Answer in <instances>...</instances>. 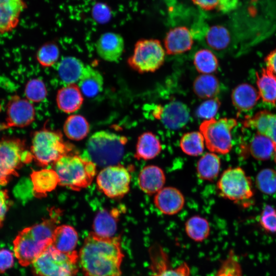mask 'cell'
<instances>
[{"label": "cell", "mask_w": 276, "mask_h": 276, "mask_svg": "<svg viewBox=\"0 0 276 276\" xmlns=\"http://www.w3.org/2000/svg\"><path fill=\"white\" fill-rule=\"evenodd\" d=\"M14 253L8 249H0V273H4L14 264Z\"/></svg>", "instance_id": "44"}, {"label": "cell", "mask_w": 276, "mask_h": 276, "mask_svg": "<svg viewBox=\"0 0 276 276\" xmlns=\"http://www.w3.org/2000/svg\"><path fill=\"white\" fill-rule=\"evenodd\" d=\"M260 98L258 90L248 83L238 85L233 89L231 95L232 103L239 111L252 109Z\"/></svg>", "instance_id": "25"}, {"label": "cell", "mask_w": 276, "mask_h": 276, "mask_svg": "<svg viewBox=\"0 0 276 276\" xmlns=\"http://www.w3.org/2000/svg\"><path fill=\"white\" fill-rule=\"evenodd\" d=\"M57 216L27 227L20 231L13 241V253L23 267L31 265L35 259L52 243L57 226Z\"/></svg>", "instance_id": "2"}, {"label": "cell", "mask_w": 276, "mask_h": 276, "mask_svg": "<svg viewBox=\"0 0 276 276\" xmlns=\"http://www.w3.org/2000/svg\"><path fill=\"white\" fill-rule=\"evenodd\" d=\"M237 125L234 118H212L203 120L199 126L205 147L210 152L226 154L232 148V131Z\"/></svg>", "instance_id": "7"}, {"label": "cell", "mask_w": 276, "mask_h": 276, "mask_svg": "<svg viewBox=\"0 0 276 276\" xmlns=\"http://www.w3.org/2000/svg\"><path fill=\"white\" fill-rule=\"evenodd\" d=\"M197 6L205 10H211L217 7L219 0H192Z\"/></svg>", "instance_id": "47"}, {"label": "cell", "mask_w": 276, "mask_h": 276, "mask_svg": "<svg viewBox=\"0 0 276 276\" xmlns=\"http://www.w3.org/2000/svg\"><path fill=\"white\" fill-rule=\"evenodd\" d=\"M166 176L159 167L150 165L145 166L138 176V185L140 189L146 194L155 195L164 188Z\"/></svg>", "instance_id": "18"}, {"label": "cell", "mask_w": 276, "mask_h": 276, "mask_svg": "<svg viewBox=\"0 0 276 276\" xmlns=\"http://www.w3.org/2000/svg\"><path fill=\"white\" fill-rule=\"evenodd\" d=\"M127 142L125 136L106 130L97 131L88 139L87 158L103 168L117 165L123 156Z\"/></svg>", "instance_id": "4"}, {"label": "cell", "mask_w": 276, "mask_h": 276, "mask_svg": "<svg viewBox=\"0 0 276 276\" xmlns=\"http://www.w3.org/2000/svg\"><path fill=\"white\" fill-rule=\"evenodd\" d=\"M256 183L262 193L270 195L276 192V171L266 168L261 170L257 175Z\"/></svg>", "instance_id": "38"}, {"label": "cell", "mask_w": 276, "mask_h": 276, "mask_svg": "<svg viewBox=\"0 0 276 276\" xmlns=\"http://www.w3.org/2000/svg\"><path fill=\"white\" fill-rule=\"evenodd\" d=\"M257 85L262 100L271 105H276V76L268 67L257 73Z\"/></svg>", "instance_id": "29"}, {"label": "cell", "mask_w": 276, "mask_h": 276, "mask_svg": "<svg viewBox=\"0 0 276 276\" xmlns=\"http://www.w3.org/2000/svg\"><path fill=\"white\" fill-rule=\"evenodd\" d=\"M47 92L44 83L38 78L29 80L25 88L26 99L32 103L43 101L47 97Z\"/></svg>", "instance_id": "40"}, {"label": "cell", "mask_w": 276, "mask_h": 276, "mask_svg": "<svg viewBox=\"0 0 276 276\" xmlns=\"http://www.w3.org/2000/svg\"><path fill=\"white\" fill-rule=\"evenodd\" d=\"M33 194L38 197H44L59 185V178L54 169H42L33 171L30 175Z\"/></svg>", "instance_id": "21"}, {"label": "cell", "mask_w": 276, "mask_h": 276, "mask_svg": "<svg viewBox=\"0 0 276 276\" xmlns=\"http://www.w3.org/2000/svg\"><path fill=\"white\" fill-rule=\"evenodd\" d=\"M185 228L187 236L197 242L206 240L210 233V226L208 221L198 215L189 218L185 223Z\"/></svg>", "instance_id": "34"}, {"label": "cell", "mask_w": 276, "mask_h": 276, "mask_svg": "<svg viewBox=\"0 0 276 276\" xmlns=\"http://www.w3.org/2000/svg\"><path fill=\"white\" fill-rule=\"evenodd\" d=\"M121 241L120 236L106 238L89 233L78 253L84 276H122L124 255Z\"/></svg>", "instance_id": "1"}, {"label": "cell", "mask_w": 276, "mask_h": 276, "mask_svg": "<svg viewBox=\"0 0 276 276\" xmlns=\"http://www.w3.org/2000/svg\"><path fill=\"white\" fill-rule=\"evenodd\" d=\"M193 63L196 70L201 74H212L218 67L216 56L208 49L198 51L194 55Z\"/></svg>", "instance_id": "37"}, {"label": "cell", "mask_w": 276, "mask_h": 276, "mask_svg": "<svg viewBox=\"0 0 276 276\" xmlns=\"http://www.w3.org/2000/svg\"><path fill=\"white\" fill-rule=\"evenodd\" d=\"M120 214L118 211L102 210L96 215L93 224V232L103 237H114L117 229Z\"/></svg>", "instance_id": "26"}, {"label": "cell", "mask_w": 276, "mask_h": 276, "mask_svg": "<svg viewBox=\"0 0 276 276\" xmlns=\"http://www.w3.org/2000/svg\"><path fill=\"white\" fill-rule=\"evenodd\" d=\"M71 150V145L64 141L59 131L42 129L34 133L31 152L33 158L41 166L54 164Z\"/></svg>", "instance_id": "6"}, {"label": "cell", "mask_w": 276, "mask_h": 276, "mask_svg": "<svg viewBox=\"0 0 276 276\" xmlns=\"http://www.w3.org/2000/svg\"><path fill=\"white\" fill-rule=\"evenodd\" d=\"M9 207V200L7 191L0 190V228L3 226Z\"/></svg>", "instance_id": "45"}, {"label": "cell", "mask_w": 276, "mask_h": 276, "mask_svg": "<svg viewBox=\"0 0 276 276\" xmlns=\"http://www.w3.org/2000/svg\"><path fill=\"white\" fill-rule=\"evenodd\" d=\"M276 146L268 137L257 133L251 139L249 145V151L256 159L266 160L274 155Z\"/></svg>", "instance_id": "33"}, {"label": "cell", "mask_w": 276, "mask_h": 276, "mask_svg": "<svg viewBox=\"0 0 276 276\" xmlns=\"http://www.w3.org/2000/svg\"><path fill=\"white\" fill-rule=\"evenodd\" d=\"M33 276H76L80 268L76 250L63 252L51 244L31 264Z\"/></svg>", "instance_id": "5"}, {"label": "cell", "mask_w": 276, "mask_h": 276, "mask_svg": "<svg viewBox=\"0 0 276 276\" xmlns=\"http://www.w3.org/2000/svg\"><path fill=\"white\" fill-rule=\"evenodd\" d=\"M85 67L82 61L75 57L67 56L61 59L57 71L59 79L65 84L78 82Z\"/></svg>", "instance_id": "27"}, {"label": "cell", "mask_w": 276, "mask_h": 276, "mask_svg": "<svg viewBox=\"0 0 276 276\" xmlns=\"http://www.w3.org/2000/svg\"><path fill=\"white\" fill-rule=\"evenodd\" d=\"M244 127L255 129L258 133L270 139L276 146V115L267 110H261L252 117L245 118Z\"/></svg>", "instance_id": "19"}, {"label": "cell", "mask_w": 276, "mask_h": 276, "mask_svg": "<svg viewBox=\"0 0 276 276\" xmlns=\"http://www.w3.org/2000/svg\"><path fill=\"white\" fill-rule=\"evenodd\" d=\"M153 256L150 276H189L190 269L186 263H182L175 268L169 266L168 261L165 252L160 249L156 251Z\"/></svg>", "instance_id": "28"}, {"label": "cell", "mask_w": 276, "mask_h": 276, "mask_svg": "<svg viewBox=\"0 0 276 276\" xmlns=\"http://www.w3.org/2000/svg\"><path fill=\"white\" fill-rule=\"evenodd\" d=\"M165 54V50L158 40L140 39L135 44L133 53L127 63L139 73L154 72L163 64Z\"/></svg>", "instance_id": "10"}, {"label": "cell", "mask_w": 276, "mask_h": 276, "mask_svg": "<svg viewBox=\"0 0 276 276\" xmlns=\"http://www.w3.org/2000/svg\"><path fill=\"white\" fill-rule=\"evenodd\" d=\"M103 84L101 74L90 65H85L77 85L83 96L93 98L102 91Z\"/></svg>", "instance_id": "22"}, {"label": "cell", "mask_w": 276, "mask_h": 276, "mask_svg": "<svg viewBox=\"0 0 276 276\" xmlns=\"http://www.w3.org/2000/svg\"><path fill=\"white\" fill-rule=\"evenodd\" d=\"M13 193L14 196L20 200L27 199L30 194H34L31 179H20L14 187Z\"/></svg>", "instance_id": "43"}, {"label": "cell", "mask_w": 276, "mask_h": 276, "mask_svg": "<svg viewBox=\"0 0 276 276\" xmlns=\"http://www.w3.org/2000/svg\"><path fill=\"white\" fill-rule=\"evenodd\" d=\"M154 204L163 214L174 215L183 208L185 199L182 193L177 188L166 187L154 195Z\"/></svg>", "instance_id": "14"}, {"label": "cell", "mask_w": 276, "mask_h": 276, "mask_svg": "<svg viewBox=\"0 0 276 276\" xmlns=\"http://www.w3.org/2000/svg\"><path fill=\"white\" fill-rule=\"evenodd\" d=\"M3 129V124L0 123V131Z\"/></svg>", "instance_id": "50"}, {"label": "cell", "mask_w": 276, "mask_h": 276, "mask_svg": "<svg viewBox=\"0 0 276 276\" xmlns=\"http://www.w3.org/2000/svg\"><path fill=\"white\" fill-rule=\"evenodd\" d=\"M152 114L166 127L173 130L183 127L190 119L189 108L185 104L178 101H171L164 106L156 105Z\"/></svg>", "instance_id": "13"}, {"label": "cell", "mask_w": 276, "mask_h": 276, "mask_svg": "<svg viewBox=\"0 0 276 276\" xmlns=\"http://www.w3.org/2000/svg\"><path fill=\"white\" fill-rule=\"evenodd\" d=\"M78 241V234L72 226L67 224L57 225L53 233L51 245L63 252L75 251Z\"/></svg>", "instance_id": "23"}, {"label": "cell", "mask_w": 276, "mask_h": 276, "mask_svg": "<svg viewBox=\"0 0 276 276\" xmlns=\"http://www.w3.org/2000/svg\"><path fill=\"white\" fill-rule=\"evenodd\" d=\"M130 182L128 170L119 164L103 168L97 176L98 188L110 198H119L127 194Z\"/></svg>", "instance_id": "11"}, {"label": "cell", "mask_w": 276, "mask_h": 276, "mask_svg": "<svg viewBox=\"0 0 276 276\" xmlns=\"http://www.w3.org/2000/svg\"><path fill=\"white\" fill-rule=\"evenodd\" d=\"M221 103L218 98L206 99L196 109L197 116L204 120L214 118L217 113Z\"/></svg>", "instance_id": "41"}, {"label": "cell", "mask_w": 276, "mask_h": 276, "mask_svg": "<svg viewBox=\"0 0 276 276\" xmlns=\"http://www.w3.org/2000/svg\"><path fill=\"white\" fill-rule=\"evenodd\" d=\"M59 50L53 43H47L39 48L36 53V60L43 67H51L58 60Z\"/></svg>", "instance_id": "39"}, {"label": "cell", "mask_w": 276, "mask_h": 276, "mask_svg": "<svg viewBox=\"0 0 276 276\" xmlns=\"http://www.w3.org/2000/svg\"><path fill=\"white\" fill-rule=\"evenodd\" d=\"M179 146L182 151L191 156L201 155L204 150L205 142L200 131L188 132L182 135L179 141Z\"/></svg>", "instance_id": "35"}, {"label": "cell", "mask_w": 276, "mask_h": 276, "mask_svg": "<svg viewBox=\"0 0 276 276\" xmlns=\"http://www.w3.org/2000/svg\"><path fill=\"white\" fill-rule=\"evenodd\" d=\"M35 118V109L32 102L18 95L11 96L6 106L5 123L3 129L24 127L32 123Z\"/></svg>", "instance_id": "12"}, {"label": "cell", "mask_w": 276, "mask_h": 276, "mask_svg": "<svg viewBox=\"0 0 276 276\" xmlns=\"http://www.w3.org/2000/svg\"><path fill=\"white\" fill-rule=\"evenodd\" d=\"M24 0H0V35L14 30L26 8Z\"/></svg>", "instance_id": "16"}, {"label": "cell", "mask_w": 276, "mask_h": 276, "mask_svg": "<svg viewBox=\"0 0 276 276\" xmlns=\"http://www.w3.org/2000/svg\"><path fill=\"white\" fill-rule=\"evenodd\" d=\"M33 158L31 151L26 149L24 141L11 138L0 141V186L7 183L17 175V171Z\"/></svg>", "instance_id": "9"}, {"label": "cell", "mask_w": 276, "mask_h": 276, "mask_svg": "<svg viewBox=\"0 0 276 276\" xmlns=\"http://www.w3.org/2000/svg\"><path fill=\"white\" fill-rule=\"evenodd\" d=\"M217 188L222 197L244 205H248L254 196L251 179L240 167L226 169L218 179Z\"/></svg>", "instance_id": "8"}, {"label": "cell", "mask_w": 276, "mask_h": 276, "mask_svg": "<svg viewBox=\"0 0 276 276\" xmlns=\"http://www.w3.org/2000/svg\"><path fill=\"white\" fill-rule=\"evenodd\" d=\"M56 103L62 112L73 113L78 111L83 102V95L77 84L64 85L57 91Z\"/></svg>", "instance_id": "20"}, {"label": "cell", "mask_w": 276, "mask_h": 276, "mask_svg": "<svg viewBox=\"0 0 276 276\" xmlns=\"http://www.w3.org/2000/svg\"><path fill=\"white\" fill-rule=\"evenodd\" d=\"M205 38L208 45L215 50L225 49L231 40L230 34L227 29L222 26L215 25L208 28Z\"/></svg>", "instance_id": "36"}, {"label": "cell", "mask_w": 276, "mask_h": 276, "mask_svg": "<svg viewBox=\"0 0 276 276\" xmlns=\"http://www.w3.org/2000/svg\"><path fill=\"white\" fill-rule=\"evenodd\" d=\"M89 131V125L84 117L74 114L69 116L63 125V131L69 139L80 141L85 138Z\"/></svg>", "instance_id": "31"}, {"label": "cell", "mask_w": 276, "mask_h": 276, "mask_svg": "<svg viewBox=\"0 0 276 276\" xmlns=\"http://www.w3.org/2000/svg\"><path fill=\"white\" fill-rule=\"evenodd\" d=\"M239 0H219L217 8L223 12H228L238 6Z\"/></svg>", "instance_id": "46"}, {"label": "cell", "mask_w": 276, "mask_h": 276, "mask_svg": "<svg viewBox=\"0 0 276 276\" xmlns=\"http://www.w3.org/2000/svg\"><path fill=\"white\" fill-rule=\"evenodd\" d=\"M220 167L221 160L218 155L211 152H207L198 160L197 174L202 180L211 181L218 176Z\"/></svg>", "instance_id": "30"}, {"label": "cell", "mask_w": 276, "mask_h": 276, "mask_svg": "<svg viewBox=\"0 0 276 276\" xmlns=\"http://www.w3.org/2000/svg\"><path fill=\"white\" fill-rule=\"evenodd\" d=\"M193 44V37L186 27H177L171 29L164 39V47L168 55H176L189 51Z\"/></svg>", "instance_id": "17"}, {"label": "cell", "mask_w": 276, "mask_h": 276, "mask_svg": "<svg viewBox=\"0 0 276 276\" xmlns=\"http://www.w3.org/2000/svg\"><path fill=\"white\" fill-rule=\"evenodd\" d=\"M265 62L267 66L276 75V48L268 54L265 58Z\"/></svg>", "instance_id": "48"}, {"label": "cell", "mask_w": 276, "mask_h": 276, "mask_svg": "<svg viewBox=\"0 0 276 276\" xmlns=\"http://www.w3.org/2000/svg\"><path fill=\"white\" fill-rule=\"evenodd\" d=\"M193 88L195 95L201 99L213 98L219 92V81L212 74H201L195 79Z\"/></svg>", "instance_id": "32"}, {"label": "cell", "mask_w": 276, "mask_h": 276, "mask_svg": "<svg viewBox=\"0 0 276 276\" xmlns=\"http://www.w3.org/2000/svg\"><path fill=\"white\" fill-rule=\"evenodd\" d=\"M162 150L158 138L150 131L145 132L138 137L134 157L137 159H152L160 154Z\"/></svg>", "instance_id": "24"}, {"label": "cell", "mask_w": 276, "mask_h": 276, "mask_svg": "<svg viewBox=\"0 0 276 276\" xmlns=\"http://www.w3.org/2000/svg\"><path fill=\"white\" fill-rule=\"evenodd\" d=\"M273 157H274V162L276 163V149H275V150L274 151Z\"/></svg>", "instance_id": "49"}, {"label": "cell", "mask_w": 276, "mask_h": 276, "mask_svg": "<svg viewBox=\"0 0 276 276\" xmlns=\"http://www.w3.org/2000/svg\"><path fill=\"white\" fill-rule=\"evenodd\" d=\"M98 56L108 62H116L122 56L124 50V41L122 36L114 32L102 34L96 42Z\"/></svg>", "instance_id": "15"}, {"label": "cell", "mask_w": 276, "mask_h": 276, "mask_svg": "<svg viewBox=\"0 0 276 276\" xmlns=\"http://www.w3.org/2000/svg\"><path fill=\"white\" fill-rule=\"evenodd\" d=\"M259 222L262 228L269 233H276V210L270 205L264 207Z\"/></svg>", "instance_id": "42"}, {"label": "cell", "mask_w": 276, "mask_h": 276, "mask_svg": "<svg viewBox=\"0 0 276 276\" xmlns=\"http://www.w3.org/2000/svg\"><path fill=\"white\" fill-rule=\"evenodd\" d=\"M54 165L59 185L74 191L89 186L96 174L97 166L87 158L76 154L65 155Z\"/></svg>", "instance_id": "3"}]
</instances>
